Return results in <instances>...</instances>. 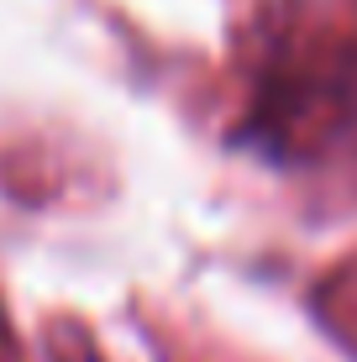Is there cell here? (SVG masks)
<instances>
[{
    "label": "cell",
    "mask_w": 357,
    "mask_h": 362,
    "mask_svg": "<svg viewBox=\"0 0 357 362\" xmlns=\"http://www.w3.org/2000/svg\"><path fill=\"white\" fill-rule=\"evenodd\" d=\"M237 132L279 168L357 163V0H284L257 21Z\"/></svg>",
    "instance_id": "obj_1"
},
{
    "label": "cell",
    "mask_w": 357,
    "mask_h": 362,
    "mask_svg": "<svg viewBox=\"0 0 357 362\" xmlns=\"http://www.w3.org/2000/svg\"><path fill=\"white\" fill-rule=\"evenodd\" d=\"M0 362H27V352H21V336H16V326H11L6 305H0Z\"/></svg>",
    "instance_id": "obj_2"
}]
</instances>
